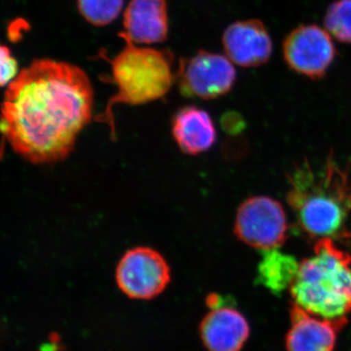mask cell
<instances>
[{
	"mask_svg": "<svg viewBox=\"0 0 351 351\" xmlns=\"http://www.w3.org/2000/svg\"><path fill=\"white\" fill-rule=\"evenodd\" d=\"M232 63L228 57L206 51L182 61L177 73L182 94L210 100L228 93L237 80Z\"/></svg>",
	"mask_w": 351,
	"mask_h": 351,
	"instance_id": "7",
	"label": "cell"
},
{
	"mask_svg": "<svg viewBox=\"0 0 351 351\" xmlns=\"http://www.w3.org/2000/svg\"><path fill=\"white\" fill-rule=\"evenodd\" d=\"M93 98V87L83 69L36 60L7 88L2 133L13 151L29 162L63 160L91 121Z\"/></svg>",
	"mask_w": 351,
	"mask_h": 351,
	"instance_id": "1",
	"label": "cell"
},
{
	"mask_svg": "<svg viewBox=\"0 0 351 351\" xmlns=\"http://www.w3.org/2000/svg\"><path fill=\"white\" fill-rule=\"evenodd\" d=\"M173 137L184 154L196 156L211 149L216 142L214 122L207 112L189 106L173 119Z\"/></svg>",
	"mask_w": 351,
	"mask_h": 351,
	"instance_id": "13",
	"label": "cell"
},
{
	"mask_svg": "<svg viewBox=\"0 0 351 351\" xmlns=\"http://www.w3.org/2000/svg\"><path fill=\"white\" fill-rule=\"evenodd\" d=\"M235 235L253 248L278 249L288 237L285 210L278 201L267 196H254L244 201L237 211Z\"/></svg>",
	"mask_w": 351,
	"mask_h": 351,
	"instance_id": "5",
	"label": "cell"
},
{
	"mask_svg": "<svg viewBox=\"0 0 351 351\" xmlns=\"http://www.w3.org/2000/svg\"><path fill=\"white\" fill-rule=\"evenodd\" d=\"M287 200L297 225L309 239L351 241V170L332 156L320 165L308 160L288 175Z\"/></svg>",
	"mask_w": 351,
	"mask_h": 351,
	"instance_id": "2",
	"label": "cell"
},
{
	"mask_svg": "<svg viewBox=\"0 0 351 351\" xmlns=\"http://www.w3.org/2000/svg\"><path fill=\"white\" fill-rule=\"evenodd\" d=\"M262 252L263 258L258 265V282L272 294L282 295L294 282L300 263L278 249Z\"/></svg>",
	"mask_w": 351,
	"mask_h": 351,
	"instance_id": "14",
	"label": "cell"
},
{
	"mask_svg": "<svg viewBox=\"0 0 351 351\" xmlns=\"http://www.w3.org/2000/svg\"><path fill=\"white\" fill-rule=\"evenodd\" d=\"M223 43L226 57L244 68L261 66L271 56V38L258 20L240 21L230 25L223 34Z\"/></svg>",
	"mask_w": 351,
	"mask_h": 351,
	"instance_id": "9",
	"label": "cell"
},
{
	"mask_svg": "<svg viewBox=\"0 0 351 351\" xmlns=\"http://www.w3.org/2000/svg\"><path fill=\"white\" fill-rule=\"evenodd\" d=\"M290 318L291 328L286 336L287 351H334L341 325L306 313L295 304Z\"/></svg>",
	"mask_w": 351,
	"mask_h": 351,
	"instance_id": "11",
	"label": "cell"
},
{
	"mask_svg": "<svg viewBox=\"0 0 351 351\" xmlns=\"http://www.w3.org/2000/svg\"><path fill=\"white\" fill-rule=\"evenodd\" d=\"M328 32L341 43H351V0H336L324 18Z\"/></svg>",
	"mask_w": 351,
	"mask_h": 351,
	"instance_id": "16",
	"label": "cell"
},
{
	"mask_svg": "<svg viewBox=\"0 0 351 351\" xmlns=\"http://www.w3.org/2000/svg\"><path fill=\"white\" fill-rule=\"evenodd\" d=\"M124 34L132 43H162L168 34L165 0H131L124 12Z\"/></svg>",
	"mask_w": 351,
	"mask_h": 351,
	"instance_id": "12",
	"label": "cell"
},
{
	"mask_svg": "<svg viewBox=\"0 0 351 351\" xmlns=\"http://www.w3.org/2000/svg\"><path fill=\"white\" fill-rule=\"evenodd\" d=\"M124 0H77L78 11L88 23L107 25L119 17Z\"/></svg>",
	"mask_w": 351,
	"mask_h": 351,
	"instance_id": "15",
	"label": "cell"
},
{
	"mask_svg": "<svg viewBox=\"0 0 351 351\" xmlns=\"http://www.w3.org/2000/svg\"><path fill=\"white\" fill-rule=\"evenodd\" d=\"M199 331L208 351H240L250 336L248 321L230 306L211 309L201 321Z\"/></svg>",
	"mask_w": 351,
	"mask_h": 351,
	"instance_id": "10",
	"label": "cell"
},
{
	"mask_svg": "<svg viewBox=\"0 0 351 351\" xmlns=\"http://www.w3.org/2000/svg\"><path fill=\"white\" fill-rule=\"evenodd\" d=\"M283 53L293 71L311 80L326 75L337 54L331 34L316 25H300L291 32L284 41Z\"/></svg>",
	"mask_w": 351,
	"mask_h": 351,
	"instance_id": "8",
	"label": "cell"
},
{
	"mask_svg": "<svg viewBox=\"0 0 351 351\" xmlns=\"http://www.w3.org/2000/svg\"><path fill=\"white\" fill-rule=\"evenodd\" d=\"M295 306L341 327L351 313V255L332 239L318 240L300 263L290 288Z\"/></svg>",
	"mask_w": 351,
	"mask_h": 351,
	"instance_id": "3",
	"label": "cell"
},
{
	"mask_svg": "<svg viewBox=\"0 0 351 351\" xmlns=\"http://www.w3.org/2000/svg\"><path fill=\"white\" fill-rule=\"evenodd\" d=\"M119 36L123 38L125 46L110 62L117 93L110 99L104 112L95 119L110 127L112 140L117 138L112 112L115 106L143 105L163 98L177 76L173 73V55L170 52L137 47L123 32Z\"/></svg>",
	"mask_w": 351,
	"mask_h": 351,
	"instance_id": "4",
	"label": "cell"
},
{
	"mask_svg": "<svg viewBox=\"0 0 351 351\" xmlns=\"http://www.w3.org/2000/svg\"><path fill=\"white\" fill-rule=\"evenodd\" d=\"M18 73V63L15 58H13L11 54L10 50L5 45H2L1 47V80L2 86H5L7 84H10L11 82L17 77Z\"/></svg>",
	"mask_w": 351,
	"mask_h": 351,
	"instance_id": "17",
	"label": "cell"
},
{
	"mask_svg": "<svg viewBox=\"0 0 351 351\" xmlns=\"http://www.w3.org/2000/svg\"><path fill=\"white\" fill-rule=\"evenodd\" d=\"M115 279L120 290L130 299L152 300L170 283V267L158 252L149 247H136L120 260Z\"/></svg>",
	"mask_w": 351,
	"mask_h": 351,
	"instance_id": "6",
	"label": "cell"
}]
</instances>
